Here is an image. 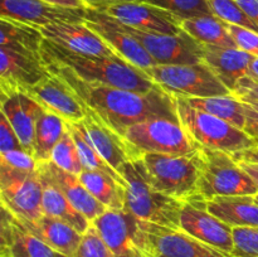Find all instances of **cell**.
Instances as JSON below:
<instances>
[{"label": "cell", "instance_id": "1", "mask_svg": "<svg viewBox=\"0 0 258 257\" xmlns=\"http://www.w3.org/2000/svg\"><path fill=\"white\" fill-rule=\"evenodd\" d=\"M43 62L50 75L59 78L86 110L95 113L121 136L130 126L151 118L179 120L175 97L160 87L140 93L102 83L86 82L57 63Z\"/></svg>", "mask_w": 258, "mask_h": 257}, {"label": "cell", "instance_id": "2", "mask_svg": "<svg viewBox=\"0 0 258 257\" xmlns=\"http://www.w3.org/2000/svg\"><path fill=\"white\" fill-rule=\"evenodd\" d=\"M42 59L67 68L86 82L102 83L140 93L151 92L159 87L145 71L122 58L80 54L54 44L45 38L42 45Z\"/></svg>", "mask_w": 258, "mask_h": 257}, {"label": "cell", "instance_id": "3", "mask_svg": "<svg viewBox=\"0 0 258 257\" xmlns=\"http://www.w3.org/2000/svg\"><path fill=\"white\" fill-rule=\"evenodd\" d=\"M120 174L126 181L123 209L148 223L180 228L183 202L165 196L151 186L141 159L123 164Z\"/></svg>", "mask_w": 258, "mask_h": 257}, {"label": "cell", "instance_id": "4", "mask_svg": "<svg viewBox=\"0 0 258 257\" xmlns=\"http://www.w3.org/2000/svg\"><path fill=\"white\" fill-rule=\"evenodd\" d=\"M175 100L179 122L196 146L236 154L257 145V141L242 128L193 107L184 98Z\"/></svg>", "mask_w": 258, "mask_h": 257}, {"label": "cell", "instance_id": "5", "mask_svg": "<svg viewBox=\"0 0 258 257\" xmlns=\"http://www.w3.org/2000/svg\"><path fill=\"white\" fill-rule=\"evenodd\" d=\"M198 148V194L206 201L217 197L254 196L257 186L238 165L232 154L208 148Z\"/></svg>", "mask_w": 258, "mask_h": 257}, {"label": "cell", "instance_id": "6", "mask_svg": "<svg viewBox=\"0 0 258 257\" xmlns=\"http://www.w3.org/2000/svg\"><path fill=\"white\" fill-rule=\"evenodd\" d=\"M141 161L151 186L165 196L184 202L198 194V148L193 154H144Z\"/></svg>", "mask_w": 258, "mask_h": 257}, {"label": "cell", "instance_id": "7", "mask_svg": "<svg viewBox=\"0 0 258 257\" xmlns=\"http://www.w3.org/2000/svg\"><path fill=\"white\" fill-rule=\"evenodd\" d=\"M112 257H155L149 223L127 212L107 209L92 222Z\"/></svg>", "mask_w": 258, "mask_h": 257}, {"label": "cell", "instance_id": "8", "mask_svg": "<svg viewBox=\"0 0 258 257\" xmlns=\"http://www.w3.org/2000/svg\"><path fill=\"white\" fill-rule=\"evenodd\" d=\"M144 71L156 86L174 97H212L231 93L203 62L194 65H156Z\"/></svg>", "mask_w": 258, "mask_h": 257}, {"label": "cell", "instance_id": "9", "mask_svg": "<svg viewBox=\"0 0 258 257\" xmlns=\"http://www.w3.org/2000/svg\"><path fill=\"white\" fill-rule=\"evenodd\" d=\"M123 138L143 158L144 154H178L186 155L197 151L179 120L151 118L130 126Z\"/></svg>", "mask_w": 258, "mask_h": 257}, {"label": "cell", "instance_id": "10", "mask_svg": "<svg viewBox=\"0 0 258 257\" xmlns=\"http://www.w3.org/2000/svg\"><path fill=\"white\" fill-rule=\"evenodd\" d=\"M43 185L39 173H25L0 164V201L2 208L19 221L39 218L42 211Z\"/></svg>", "mask_w": 258, "mask_h": 257}, {"label": "cell", "instance_id": "11", "mask_svg": "<svg viewBox=\"0 0 258 257\" xmlns=\"http://www.w3.org/2000/svg\"><path fill=\"white\" fill-rule=\"evenodd\" d=\"M120 24L145 48L156 65H194L202 62L203 45L188 33L183 32L178 35L161 34L144 32L122 23Z\"/></svg>", "mask_w": 258, "mask_h": 257}, {"label": "cell", "instance_id": "12", "mask_svg": "<svg viewBox=\"0 0 258 257\" xmlns=\"http://www.w3.org/2000/svg\"><path fill=\"white\" fill-rule=\"evenodd\" d=\"M180 229L219 251L229 254L233 252V228L212 214L207 208V201L201 196L183 202Z\"/></svg>", "mask_w": 258, "mask_h": 257}, {"label": "cell", "instance_id": "13", "mask_svg": "<svg viewBox=\"0 0 258 257\" xmlns=\"http://www.w3.org/2000/svg\"><path fill=\"white\" fill-rule=\"evenodd\" d=\"M98 12L113 18L117 22L144 32L178 35L181 29V19L173 13L144 2H121L107 5Z\"/></svg>", "mask_w": 258, "mask_h": 257}, {"label": "cell", "instance_id": "14", "mask_svg": "<svg viewBox=\"0 0 258 257\" xmlns=\"http://www.w3.org/2000/svg\"><path fill=\"white\" fill-rule=\"evenodd\" d=\"M87 10L58 7L43 0H0V18L37 28L55 23H85Z\"/></svg>", "mask_w": 258, "mask_h": 257}, {"label": "cell", "instance_id": "15", "mask_svg": "<svg viewBox=\"0 0 258 257\" xmlns=\"http://www.w3.org/2000/svg\"><path fill=\"white\" fill-rule=\"evenodd\" d=\"M85 23L93 32L97 33L122 59L133 63L141 70H148L156 66L155 60L146 52L145 48L133 35L128 34L113 18L98 10L88 9Z\"/></svg>", "mask_w": 258, "mask_h": 257}, {"label": "cell", "instance_id": "16", "mask_svg": "<svg viewBox=\"0 0 258 257\" xmlns=\"http://www.w3.org/2000/svg\"><path fill=\"white\" fill-rule=\"evenodd\" d=\"M0 59L2 96L23 92L49 75L42 57H33L0 47Z\"/></svg>", "mask_w": 258, "mask_h": 257}, {"label": "cell", "instance_id": "17", "mask_svg": "<svg viewBox=\"0 0 258 257\" xmlns=\"http://www.w3.org/2000/svg\"><path fill=\"white\" fill-rule=\"evenodd\" d=\"M39 29L45 39L75 53L97 57H118L112 48L86 23H55Z\"/></svg>", "mask_w": 258, "mask_h": 257}, {"label": "cell", "instance_id": "18", "mask_svg": "<svg viewBox=\"0 0 258 257\" xmlns=\"http://www.w3.org/2000/svg\"><path fill=\"white\" fill-rule=\"evenodd\" d=\"M23 92L34 98L45 111L55 113L66 122H78L85 118L86 110L78 98L58 77L48 75L40 82Z\"/></svg>", "mask_w": 258, "mask_h": 257}, {"label": "cell", "instance_id": "19", "mask_svg": "<svg viewBox=\"0 0 258 257\" xmlns=\"http://www.w3.org/2000/svg\"><path fill=\"white\" fill-rule=\"evenodd\" d=\"M86 112L87 113L81 122L85 126L95 148L108 165L120 173L121 166L125 163L140 160L141 156L123 136L106 125L95 113L88 110H86Z\"/></svg>", "mask_w": 258, "mask_h": 257}, {"label": "cell", "instance_id": "20", "mask_svg": "<svg viewBox=\"0 0 258 257\" xmlns=\"http://www.w3.org/2000/svg\"><path fill=\"white\" fill-rule=\"evenodd\" d=\"M155 257H233L214 248L180 228H169L149 223Z\"/></svg>", "mask_w": 258, "mask_h": 257}, {"label": "cell", "instance_id": "21", "mask_svg": "<svg viewBox=\"0 0 258 257\" xmlns=\"http://www.w3.org/2000/svg\"><path fill=\"white\" fill-rule=\"evenodd\" d=\"M59 253L2 208L0 257H58Z\"/></svg>", "mask_w": 258, "mask_h": 257}, {"label": "cell", "instance_id": "22", "mask_svg": "<svg viewBox=\"0 0 258 257\" xmlns=\"http://www.w3.org/2000/svg\"><path fill=\"white\" fill-rule=\"evenodd\" d=\"M0 110L17 133L23 149L33 155L34 149L35 123L44 108L25 92L2 96Z\"/></svg>", "mask_w": 258, "mask_h": 257}, {"label": "cell", "instance_id": "23", "mask_svg": "<svg viewBox=\"0 0 258 257\" xmlns=\"http://www.w3.org/2000/svg\"><path fill=\"white\" fill-rule=\"evenodd\" d=\"M253 58V55L239 48L203 45L202 62L206 63L217 78L232 92L238 81L248 76Z\"/></svg>", "mask_w": 258, "mask_h": 257}, {"label": "cell", "instance_id": "24", "mask_svg": "<svg viewBox=\"0 0 258 257\" xmlns=\"http://www.w3.org/2000/svg\"><path fill=\"white\" fill-rule=\"evenodd\" d=\"M38 168L44 171L50 180L60 189L66 198L73 204L77 211H80L88 221L93 222L97 217L107 211L101 202H98L88 189L83 185L80 176L76 174L68 173L52 161L38 163Z\"/></svg>", "mask_w": 258, "mask_h": 257}, {"label": "cell", "instance_id": "25", "mask_svg": "<svg viewBox=\"0 0 258 257\" xmlns=\"http://www.w3.org/2000/svg\"><path fill=\"white\" fill-rule=\"evenodd\" d=\"M19 222L28 231L32 232L34 236L42 239L50 248L63 256H75L76 251L82 241L83 234L80 233L77 229L60 219L53 218V217L45 216V214H42L39 218L33 219V221Z\"/></svg>", "mask_w": 258, "mask_h": 257}, {"label": "cell", "instance_id": "26", "mask_svg": "<svg viewBox=\"0 0 258 257\" xmlns=\"http://www.w3.org/2000/svg\"><path fill=\"white\" fill-rule=\"evenodd\" d=\"M40 181L43 185V197H42V211L45 216L53 217V218L60 219L66 222L73 228L77 229L80 233H85L90 228L92 222L88 221L80 211L73 207V204L66 198L64 194L60 189L53 183L49 176L38 168Z\"/></svg>", "mask_w": 258, "mask_h": 257}, {"label": "cell", "instance_id": "27", "mask_svg": "<svg viewBox=\"0 0 258 257\" xmlns=\"http://www.w3.org/2000/svg\"><path fill=\"white\" fill-rule=\"evenodd\" d=\"M207 208L232 228L258 227V204L253 196L217 197L207 201Z\"/></svg>", "mask_w": 258, "mask_h": 257}, {"label": "cell", "instance_id": "28", "mask_svg": "<svg viewBox=\"0 0 258 257\" xmlns=\"http://www.w3.org/2000/svg\"><path fill=\"white\" fill-rule=\"evenodd\" d=\"M43 42L44 37L39 28L0 18V47L33 57H42Z\"/></svg>", "mask_w": 258, "mask_h": 257}, {"label": "cell", "instance_id": "29", "mask_svg": "<svg viewBox=\"0 0 258 257\" xmlns=\"http://www.w3.org/2000/svg\"><path fill=\"white\" fill-rule=\"evenodd\" d=\"M181 29L203 45L237 48L236 42L229 33L227 23L214 15L181 19Z\"/></svg>", "mask_w": 258, "mask_h": 257}, {"label": "cell", "instance_id": "30", "mask_svg": "<svg viewBox=\"0 0 258 257\" xmlns=\"http://www.w3.org/2000/svg\"><path fill=\"white\" fill-rule=\"evenodd\" d=\"M78 176L88 191L106 208L113 211L125 208L126 188L115 178L97 170H83Z\"/></svg>", "mask_w": 258, "mask_h": 257}, {"label": "cell", "instance_id": "31", "mask_svg": "<svg viewBox=\"0 0 258 257\" xmlns=\"http://www.w3.org/2000/svg\"><path fill=\"white\" fill-rule=\"evenodd\" d=\"M67 130V122L55 113L44 111L35 123L33 156L38 163L50 161L52 151Z\"/></svg>", "mask_w": 258, "mask_h": 257}, {"label": "cell", "instance_id": "32", "mask_svg": "<svg viewBox=\"0 0 258 257\" xmlns=\"http://www.w3.org/2000/svg\"><path fill=\"white\" fill-rule=\"evenodd\" d=\"M184 100L193 107L217 116V117L222 118V120L234 125L236 127L242 128V130L244 128L246 116H244L243 103L238 98L234 97L232 93L212 96V97L184 98Z\"/></svg>", "mask_w": 258, "mask_h": 257}, {"label": "cell", "instance_id": "33", "mask_svg": "<svg viewBox=\"0 0 258 257\" xmlns=\"http://www.w3.org/2000/svg\"><path fill=\"white\" fill-rule=\"evenodd\" d=\"M67 127L70 130L71 135L75 139L76 146H77L78 154H80L81 161H82L85 170H97L108 174L126 188L125 179L112 166L108 165L105 159L100 155L97 149L93 145L90 135L86 131L83 123L81 121H78V122H67Z\"/></svg>", "mask_w": 258, "mask_h": 257}, {"label": "cell", "instance_id": "34", "mask_svg": "<svg viewBox=\"0 0 258 257\" xmlns=\"http://www.w3.org/2000/svg\"><path fill=\"white\" fill-rule=\"evenodd\" d=\"M50 161L63 170L76 174V175H80L85 170L80 154H78L77 146H76L75 139L71 135L68 127L64 135L62 136V139L58 141V144L53 149Z\"/></svg>", "mask_w": 258, "mask_h": 257}, {"label": "cell", "instance_id": "35", "mask_svg": "<svg viewBox=\"0 0 258 257\" xmlns=\"http://www.w3.org/2000/svg\"><path fill=\"white\" fill-rule=\"evenodd\" d=\"M208 3L214 17L228 24L258 32V25L242 10L236 0H208Z\"/></svg>", "mask_w": 258, "mask_h": 257}, {"label": "cell", "instance_id": "36", "mask_svg": "<svg viewBox=\"0 0 258 257\" xmlns=\"http://www.w3.org/2000/svg\"><path fill=\"white\" fill-rule=\"evenodd\" d=\"M141 2L173 13L180 19L201 17V15H213L208 0H141Z\"/></svg>", "mask_w": 258, "mask_h": 257}, {"label": "cell", "instance_id": "37", "mask_svg": "<svg viewBox=\"0 0 258 257\" xmlns=\"http://www.w3.org/2000/svg\"><path fill=\"white\" fill-rule=\"evenodd\" d=\"M233 234V257H258V227H236Z\"/></svg>", "mask_w": 258, "mask_h": 257}, {"label": "cell", "instance_id": "38", "mask_svg": "<svg viewBox=\"0 0 258 257\" xmlns=\"http://www.w3.org/2000/svg\"><path fill=\"white\" fill-rule=\"evenodd\" d=\"M73 257H112V253L92 223L83 233L82 241Z\"/></svg>", "mask_w": 258, "mask_h": 257}, {"label": "cell", "instance_id": "39", "mask_svg": "<svg viewBox=\"0 0 258 257\" xmlns=\"http://www.w3.org/2000/svg\"><path fill=\"white\" fill-rule=\"evenodd\" d=\"M0 164L7 165L15 170L34 173L38 170V161L32 154L25 150H12L8 153H0Z\"/></svg>", "mask_w": 258, "mask_h": 257}, {"label": "cell", "instance_id": "40", "mask_svg": "<svg viewBox=\"0 0 258 257\" xmlns=\"http://www.w3.org/2000/svg\"><path fill=\"white\" fill-rule=\"evenodd\" d=\"M227 27L236 42L237 48L249 53L253 57H258V32L238 27V25L228 24V23H227Z\"/></svg>", "mask_w": 258, "mask_h": 257}, {"label": "cell", "instance_id": "41", "mask_svg": "<svg viewBox=\"0 0 258 257\" xmlns=\"http://www.w3.org/2000/svg\"><path fill=\"white\" fill-rule=\"evenodd\" d=\"M24 150L17 133L4 115L0 117V153Z\"/></svg>", "mask_w": 258, "mask_h": 257}, {"label": "cell", "instance_id": "42", "mask_svg": "<svg viewBox=\"0 0 258 257\" xmlns=\"http://www.w3.org/2000/svg\"><path fill=\"white\" fill-rule=\"evenodd\" d=\"M231 93L242 102L258 103V82L246 76L238 81L236 88Z\"/></svg>", "mask_w": 258, "mask_h": 257}, {"label": "cell", "instance_id": "43", "mask_svg": "<svg viewBox=\"0 0 258 257\" xmlns=\"http://www.w3.org/2000/svg\"><path fill=\"white\" fill-rule=\"evenodd\" d=\"M243 103L244 116H246V125L243 130L251 138L258 141V103Z\"/></svg>", "mask_w": 258, "mask_h": 257}, {"label": "cell", "instance_id": "44", "mask_svg": "<svg viewBox=\"0 0 258 257\" xmlns=\"http://www.w3.org/2000/svg\"><path fill=\"white\" fill-rule=\"evenodd\" d=\"M237 4L258 25V0H236Z\"/></svg>", "mask_w": 258, "mask_h": 257}, {"label": "cell", "instance_id": "45", "mask_svg": "<svg viewBox=\"0 0 258 257\" xmlns=\"http://www.w3.org/2000/svg\"><path fill=\"white\" fill-rule=\"evenodd\" d=\"M232 156H233L234 160H247L252 161V163H258V144L254 145L253 148L232 154Z\"/></svg>", "mask_w": 258, "mask_h": 257}, {"label": "cell", "instance_id": "46", "mask_svg": "<svg viewBox=\"0 0 258 257\" xmlns=\"http://www.w3.org/2000/svg\"><path fill=\"white\" fill-rule=\"evenodd\" d=\"M43 2L58 5V7L73 8V9H90L88 5L85 3V0H43Z\"/></svg>", "mask_w": 258, "mask_h": 257}, {"label": "cell", "instance_id": "47", "mask_svg": "<svg viewBox=\"0 0 258 257\" xmlns=\"http://www.w3.org/2000/svg\"><path fill=\"white\" fill-rule=\"evenodd\" d=\"M238 163V165L248 174L252 178V180L254 181L258 190V163H252V161L247 160H236Z\"/></svg>", "mask_w": 258, "mask_h": 257}, {"label": "cell", "instance_id": "48", "mask_svg": "<svg viewBox=\"0 0 258 257\" xmlns=\"http://www.w3.org/2000/svg\"><path fill=\"white\" fill-rule=\"evenodd\" d=\"M121 2H141V0H85V3L88 5V8L93 10H100L102 9V8L107 7V5L116 4V3Z\"/></svg>", "mask_w": 258, "mask_h": 257}, {"label": "cell", "instance_id": "49", "mask_svg": "<svg viewBox=\"0 0 258 257\" xmlns=\"http://www.w3.org/2000/svg\"><path fill=\"white\" fill-rule=\"evenodd\" d=\"M248 77H251L252 80L257 81L258 82V57H254L253 60H252L251 66H249Z\"/></svg>", "mask_w": 258, "mask_h": 257}, {"label": "cell", "instance_id": "50", "mask_svg": "<svg viewBox=\"0 0 258 257\" xmlns=\"http://www.w3.org/2000/svg\"><path fill=\"white\" fill-rule=\"evenodd\" d=\"M253 199H254V202H256V203L258 204V193H257V194H254V196H253Z\"/></svg>", "mask_w": 258, "mask_h": 257}, {"label": "cell", "instance_id": "51", "mask_svg": "<svg viewBox=\"0 0 258 257\" xmlns=\"http://www.w3.org/2000/svg\"><path fill=\"white\" fill-rule=\"evenodd\" d=\"M58 257H67V256H63V254L59 253V256H58Z\"/></svg>", "mask_w": 258, "mask_h": 257}, {"label": "cell", "instance_id": "52", "mask_svg": "<svg viewBox=\"0 0 258 257\" xmlns=\"http://www.w3.org/2000/svg\"><path fill=\"white\" fill-rule=\"evenodd\" d=\"M257 144H258V141H257Z\"/></svg>", "mask_w": 258, "mask_h": 257}]
</instances>
